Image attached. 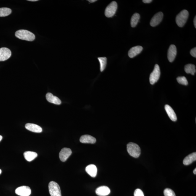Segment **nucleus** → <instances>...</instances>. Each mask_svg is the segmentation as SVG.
<instances>
[{"instance_id":"nucleus-1","label":"nucleus","mask_w":196,"mask_h":196,"mask_svg":"<svg viewBox=\"0 0 196 196\" xmlns=\"http://www.w3.org/2000/svg\"><path fill=\"white\" fill-rule=\"evenodd\" d=\"M15 35L19 39L28 41H33L35 38L33 33L24 30H18L15 33Z\"/></svg>"},{"instance_id":"nucleus-24","label":"nucleus","mask_w":196,"mask_h":196,"mask_svg":"<svg viewBox=\"0 0 196 196\" xmlns=\"http://www.w3.org/2000/svg\"><path fill=\"white\" fill-rule=\"evenodd\" d=\"M98 59L100 62V71L103 72L106 68L107 64V58L106 57H99Z\"/></svg>"},{"instance_id":"nucleus-28","label":"nucleus","mask_w":196,"mask_h":196,"mask_svg":"<svg viewBox=\"0 0 196 196\" xmlns=\"http://www.w3.org/2000/svg\"><path fill=\"white\" fill-rule=\"evenodd\" d=\"M190 54L193 57H196V48L195 47L194 48L191 49L190 51Z\"/></svg>"},{"instance_id":"nucleus-17","label":"nucleus","mask_w":196,"mask_h":196,"mask_svg":"<svg viewBox=\"0 0 196 196\" xmlns=\"http://www.w3.org/2000/svg\"><path fill=\"white\" fill-rule=\"evenodd\" d=\"M165 108L170 119L173 122H176L177 120L176 114L171 107L168 105H166L165 106Z\"/></svg>"},{"instance_id":"nucleus-34","label":"nucleus","mask_w":196,"mask_h":196,"mask_svg":"<svg viewBox=\"0 0 196 196\" xmlns=\"http://www.w3.org/2000/svg\"><path fill=\"white\" fill-rule=\"evenodd\" d=\"M2 138H3L2 136L0 135V141H1V140H2Z\"/></svg>"},{"instance_id":"nucleus-10","label":"nucleus","mask_w":196,"mask_h":196,"mask_svg":"<svg viewBox=\"0 0 196 196\" xmlns=\"http://www.w3.org/2000/svg\"><path fill=\"white\" fill-rule=\"evenodd\" d=\"M72 153V151L69 148H63L59 153V158L60 160L62 162H65L71 155Z\"/></svg>"},{"instance_id":"nucleus-12","label":"nucleus","mask_w":196,"mask_h":196,"mask_svg":"<svg viewBox=\"0 0 196 196\" xmlns=\"http://www.w3.org/2000/svg\"><path fill=\"white\" fill-rule=\"evenodd\" d=\"M143 47L141 46H137L132 47L129 51V56L130 58H133L141 53Z\"/></svg>"},{"instance_id":"nucleus-33","label":"nucleus","mask_w":196,"mask_h":196,"mask_svg":"<svg viewBox=\"0 0 196 196\" xmlns=\"http://www.w3.org/2000/svg\"><path fill=\"white\" fill-rule=\"evenodd\" d=\"M193 173H194V174H196V169H195L194 170V171H193Z\"/></svg>"},{"instance_id":"nucleus-32","label":"nucleus","mask_w":196,"mask_h":196,"mask_svg":"<svg viewBox=\"0 0 196 196\" xmlns=\"http://www.w3.org/2000/svg\"><path fill=\"white\" fill-rule=\"evenodd\" d=\"M28 1H38V0H28Z\"/></svg>"},{"instance_id":"nucleus-19","label":"nucleus","mask_w":196,"mask_h":196,"mask_svg":"<svg viewBox=\"0 0 196 196\" xmlns=\"http://www.w3.org/2000/svg\"><path fill=\"white\" fill-rule=\"evenodd\" d=\"M196 160V153L194 152L189 154L185 158L183 163L185 165H190L194 161Z\"/></svg>"},{"instance_id":"nucleus-29","label":"nucleus","mask_w":196,"mask_h":196,"mask_svg":"<svg viewBox=\"0 0 196 196\" xmlns=\"http://www.w3.org/2000/svg\"><path fill=\"white\" fill-rule=\"evenodd\" d=\"M142 1L143 3H146V4H149L152 2V0H143Z\"/></svg>"},{"instance_id":"nucleus-6","label":"nucleus","mask_w":196,"mask_h":196,"mask_svg":"<svg viewBox=\"0 0 196 196\" xmlns=\"http://www.w3.org/2000/svg\"><path fill=\"white\" fill-rule=\"evenodd\" d=\"M117 4L115 1H113L108 5L105 10V14L106 17H112L114 15L117 10Z\"/></svg>"},{"instance_id":"nucleus-7","label":"nucleus","mask_w":196,"mask_h":196,"mask_svg":"<svg viewBox=\"0 0 196 196\" xmlns=\"http://www.w3.org/2000/svg\"><path fill=\"white\" fill-rule=\"evenodd\" d=\"M15 193L20 196H29L31 194V189L28 186H20L16 189Z\"/></svg>"},{"instance_id":"nucleus-11","label":"nucleus","mask_w":196,"mask_h":196,"mask_svg":"<svg viewBox=\"0 0 196 196\" xmlns=\"http://www.w3.org/2000/svg\"><path fill=\"white\" fill-rule=\"evenodd\" d=\"M177 54L176 46L173 44L170 46L168 53V59L170 62H173L176 58Z\"/></svg>"},{"instance_id":"nucleus-16","label":"nucleus","mask_w":196,"mask_h":196,"mask_svg":"<svg viewBox=\"0 0 196 196\" xmlns=\"http://www.w3.org/2000/svg\"><path fill=\"white\" fill-rule=\"evenodd\" d=\"M46 98L48 101L49 103L58 105L61 104V102L60 99L53 95L51 93H48L46 94Z\"/></svg>"},{"instance_id":"nucleus-25","label":"nucleus","mask_w":196,"mask_h":196,"mask_svg":"<svg viewBox=\"0 0 196 196\" xmlns=\"http://www.w3.org/2000/svg\"><path fill=\"white\" fill-rule=\"evenodd\" d=\"M177 81L179 84L184 85H187L188 82L186 78L184 76L178 77L177 78Z\"/></svg>"},{"instance_id":"nucleus-35","label":"nucleus","mask_w":196,"mask_h":196,"mask_svg":"<svg viewBox=\"0 0 196 196\" xmlns=\"http://www.w3.org/2000/svg\"><path fill=\"white\" fill-rule=\"evenodd\" d=\"M1 170L0 169V174H1Z\"/></svg>"},{"instance_id":"nucleus-5","label":"nucleus","mask_w":196,"mask_h":196,"mask_svg":"<svg viewBox=\"0 0 196 196\" xmlns=\"http://www.w3.org/2000/svg\"><path fill=\"white\" fill-rule=\"evenodd\" d=\"M161 74L160 68L158 65L156 64L154 67L153 71L150 76V82L151 85H153L159 80Z\"/></svg>"},{"instance_id":"nucleus-26","label":"nucleus","mask_w":196,"mask_h":196,"mask_svg":"<svg viewBox=\"0 0 196 196\" xmlns=\"http://www.w3.org/2000/svg\"><path fill=\"white\" fill-rule=\"evenodd\" d=\"M164 194L165 196H176L174 192L169 188H167L164 190Z\"/></svg>"},{"instance_id":"nucleus-14","label":"nucleus","mask_w":196,"mask_h":196,"mask_svg":"<svg viewBox=\"0 0 196 196\" xmlns=\"http://www.w3.org/2000/svg\"><path fill=\"white\" fill-rule=\"evenodd\" d=\"M25 127L27 129L35 133H41L43 131L41 127L33 124H27L25 125Z\"/></svg>"},{"instance_id":"nucleus-4","label":"nucleus","mask_w":196,"mask_h":196,"mask_svg":"<svg viewBox=\"0 0 196 196\" xmlns=\"http://www.w3.org/2000/svg\"><path fill=\"white\" fill-rule=\"evenodd\" d=\"M48 188L51 196H61L60 186L55 182L51 181L49 182Z\"/></svg>"},{"instance_id":"nucleus-22","label":"nucleus","mask_w":196,"mask_h":196,"mask_svg":"<svg viewBox=\"0 0 196 196\" xmlns=\"http://www.w3.org/2000/svg\"><path fill=\"white\" fill-rule=\"evenodd\" d=\"M140 17V14L137 13H135L132 16L130 21L131 25L132 27H135L137 25Z\"/></svg>"},{"instance_id":"nucleus-21","label":"nucleus","mask_w":196,"mask_h":196,"mask_svg":"<svg viewBox=\"0 0 196 196\" xmlns=\"http://www.w3.org/2000/svg\"><path fill=\"white\" fill-rule=\"evenodd\" d=\"M184 71L187 74H190L194 75L196 71L195 66L191 64L186 65L184 67Z\"/></svg>"},{"instance_id":"nucleus-27","label":"nucleus","mask_w":196,"mask_h":196,"mask_svg":"<svg viewBox=\"0 0 196 196\" xmlns=\"http://www.w3.org/2000/svg\"><path fill=\"white\" fill-rule=\"evenodd\" d=\"M134 196H144L142 191L140 189H135L134 192Z\"/></svg>"},{"instance_id":"nucleus-9","label":"nucleus","mask_w":196,"mask_h":196,"mask_svg":"<svg viewBox=\"0 0 196 196\" xmlns=\"http://www.w3.org/2000/svg\"><path fill=\"white\" fill-rule=\"evenodd\" d=\"M163 14L161 12L157 13L151 19L150 25L152 27H155L158 25L162 21L163 17Z\"/></svg>"},{"instance_id":"nucleus-20","label":"nucleus","mask_w":196,"mask_h":196,"mask_svg":"<svg viewBox=\"0 0 196 196\" xmlns=\"http://www.w3.org/2000/svg\"><path fill=\"white\" fill-rule=\"evenodd\" d=\"M25 158L28 162H31L34 159L38 156L37 153L33 151H26L24 153Z\"/></svg>"},{"instance_id":"nucleus-2","label":"nucleus","mask_w":196,"mask_h":196,"mask_svg":"<svg viewBox=\"0 0 196 196\" xmlns=\"http://www.w3.org/2000/svg\"><path fill=\"white\" fill-rule=\"evenodd\" d=\"M127 152L129 155L135 158L139 157L141 154V149L136 143L130 142L127 145Z\"/></svg>"},{"instance_id":"nucleus-30","label":"nucleus","mask_w":196,"mask_h":196,"mask_svg":"<svg viewBox=\"0 0 196 196\" xmlns=\"http://www.w3.org/2000/svg\"><path fill=\"white\" fill-rule=\"evenodd\" d=\"M194 27H195V28H196V16L195 17H194Z\"/></svg>"},{"instance_id":"nucleus-18","label":"nucleus","mask_w":196,"mask_h":196,"mask_svg":"<svg viewBox=\"0 0 196 196\" xmlns=\"http://www.w3.org/2000/svg\"><path fill=\"white\" fill-rule=\"evenodd\" d=\"M86 171L89 175L92 177H95L97 174V168L95 165L93 164L88 166L85 169Z\"/></svg>"},{"instance_id":"nucleus-8","label":"nucleus","mask_w":196,"mask_h":196,"mask_svg":"<svg viewBox=\"0 0 196 196\" xmlns=\"http://www.w3.org/2000/svg\"><path fill=\"white\" fill-rule=\"evenodd\" d=\"M12 52L10 49L7 48H0V61H4L10 58Z\"/></svg>"},{"instance_id":"nucleus-15","label":"nucleus","mask_w":196,"mask_h":196,"mask_svg":"<svg viewBox=\"0 0 196 196\" xmlns=\"http://www.w3.org/2000/svg\"><path fill=\"white\" fill-rule=\"evenodd\" d=\"M81 143L93 144L96 142V139L93 137L89 135H84L81 136L80 139Z\"/></svg>"},{"instance_id":"nucleus-23","label":"nucleus","mask_w":196,"mask_h":196,"mask_svg":"<svg viewBox=\"0 0 196 196\" xmlns=\"http://www.w3.org/2000/svg\"><path fill=\"white\" fill-rule=\"evenodd\" d=\"M12 12V9L8 8H0V17L7 16L10 15Z\"/></svg>"},{"instance_id":"nucleus-13","label":"nucleus","mask_w":196,"mask_h":196,"mask_svg":"<svg viewBox=\"0 0 196 196\" xmlns=\"http://www.w3.org/2000/svg\"><path fill=\"white\" fill-rule=\"evenodd\" d=\"M111 190L109 188L106 186H102L97 188L95 193L98 196H105L110 193Z\"/></svg>"},{"instance_id":"nucleus-31","label":"nucleus","mask_w":196,"mask_h":196,"mask_svg":"<svg viewBox=\"0 0 196 196\" xmlns=\"http://www.w3.org/2000/svg\"><path fill=\"white\" fill-rule=\"evenodd\" d=\"M88 1H89L90 3H93L95 2V1H97L96 0H89Z\"/></svg>"},{"instance_id":"nucleus-3","label":"nucleus","mask_w":196,"mask_h":196,"mask_svg":"<svg viewBox=\"0 0 196 196\" xmlns=\"http://www.w3.org/2000/svg\"><path fill=\"white\" fill-rule=\"evenodd\" d=\"M189 16V12L186 9L182 11L176 16V22L178 26L182 27L185 24Z\"/></svg>"}]
</instances>
